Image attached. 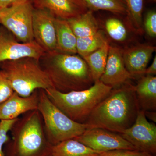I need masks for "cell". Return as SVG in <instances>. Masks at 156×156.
I'll return each mask as SVG.
<instances>
[{
    "instance_id": "cell-11",
    "label": "cell",
    "mask_w": 156,
    "mask_h": 156,
    "mask_svg": "<svg viewBox=\"0 0 156 156\" xmlns=\"http://www.w3.org/2000/svg\"><path fill=\"white\" fill-rule=\"evenodd\" d=\"M56 18L49 11L34 8L32 23L34 40L45 53L56 50Z\"/></svg>"
},
{
    "instance_id": "cell-20",
    "label": "cell",
    "mask_w": 156,
    "mask_h": 156,
    "mask_svg": "<svg viewBox=\"0 0 156 156\" xmlns=\"http://www.w3.org/2000/svg\"><path fill=\"white\" fill-rule=\"evenodd\" d=\"M109 46L108 42L100 49L83 58L89 66L95 82L99 80L104 71Z\"/></svg>"
},
{
    "instance_id": "cell-32",
    "label": "cell",
    "mask_w": 156,
    "mask_h": 156,
    "mask_svg": "<svg viewBox=\"0 0 156 156\" xmlns=\"http://www.w3.org/2000/svg\"><path fill=\"white\" fill-rule=\"evenodd\" d=\"M150 2H155L156 0H149Z\"/></svg>"
},
{
    "instance_id": "cell-21",
    "label": "cell",
    "mask_w": 156,
    "mask_h": 156,
    "mask_svg": "<svg viewBox=\"0 0 156 156\" xmlns=\"http://www.w3.org/2000/svg\"><path fill=\"white\" fill-rule=\"evenodd\" d=\"M127 8V21L129 27L136 34H143L144 0H124Z\"/></svg>"
},
{
    "instance_id": "cell-14",
    "label": "cell",
    "mask_w": 156,
    "mask_h": 156,
    "mask_svg": "<svg viewBox=\"0 0 156 156\" xmlns=\"http://www.w3.org/2000/svg\"><path fill=\"white\" fill-rule=\"evenodd\" d=\"M39 101V89L27 97H22L14 92L7 100L0 104V120L14 119L20 115L37 110Z\"/></svg>"
},
{
    "instance_id": "cell-3",
    "label": "cell",
    "mask_w": 156,
    "mask_h": 156,
    "mask_svg": "<svg viewBox=\"0 0 156 156\" xmlns=\"http://www.w3.org/2000/svg\"><path fill=\"white\" fill-rule=\"evenodd\" d=\"M5 156H50L53 145L48 141L41 115L38 110L18 118L11 130Z\"/></svg>"
},
{
    "instance_id": "cell-12",
    "label": "cell",
    "mask_w": 156,
    "mask_h": 156,
    "mask_svg": "<svg viewBox=\"0 0 156 156\" xmlns=\"http://www.w3.org/2000/svg\"><path fill=\"white\" fill-rule=\"evenodd\" d=\"M134 78L126 69L122 49L110 45L106 66L99 80L112 89H115Z\"/></svg>"
},
{
    "instance_id": "cell-30",
    "label": "cell",
    "mask_w": 156,
    "mask_h": 156,
    "mask_svg": "<svg viewBox=\"0 0 156 156\" xmlns=\"http://www.w3.org/2000/svg\"><path fill=\"white\" fill-rule=\"evenodd\" d=\"M156 74V56H155L152 62L149 67L147 68L144 75L154 76Z\"/></svg>"
},
{
    "instance_id": "cell-6",
    "label": "cell",
    "mask_w": 156,
    "mask_h": 156,
    "mask_svg": "<svg viewBox=\"0 0 156 156\" xmlns=\"http://www.w3.org/2000/svg\"><path fill=\"white\" fill-rule=\"evenodd\" d=\"M39 91L37 110L42 116L45 134L52 145L74 139L88 128L94 127L71 119L50 100L44 89Z\"/></svg>"
},
{
    "instance_id": "cell-15",
    "label": "cell",
    "mask_w": 156,
    "mask_h": 156,
    "mask_svg": "<svg viewBox=\"0 0 156 156\" xmlns=\"http://www.w3.org/2000/svg\"><path fill=\"white\" fill-rule=\"evenodd\" d=\"M156 49L155 46L148 44H140L122 49L126 69L134 78L144 75Z\"/></svg>"
},
{
    "instance_id": "cell-18",
    "label": "cell",
    "mask_w": 156,
    "mask_h": 156,
    "mask_svg": "<svg viewBox=\"0 0 156 156\" xmlns=\"http://www.w3.org/2000/svg\"><path fill=\"white\" fill-rule=\"evenodd\" d=\"M67 20L77 38L91 36L100 30L93 12L89 10L78 17Z\"/></svg>"
},
{
    "instance_id": "cell-26",
    "label": "cell",
    "mask_w": 156,
    "mask_h": 156,
    "mask_svg": "<svg viewBox=\"0 0 156 156\" xmlns=\"http://www.w3.org/2000/svg\"><path fill=\"white\" fill-rule=\"evenodd\" d=\"M11 83L2 71L0 70V104L7 100L14 93Z\"/></svg>"
},
{
    "instance_id": "cell-24",
    "label": "cell",
    "mask_w": 156,
    "mask_h": 156,
    "mask_svg": "<svg viewBox=\"0 0 156 156\" xmlns=\"http://www.w3.org/2000/svg\"><path fill=\"white\" fill-rule=\"evenodd\" d=\"M105 27L110 37L115 41L124 42L128 39L127 27L123 21L117 17H110L107 19Z\"/></svg>"
},
{
    "instance_id": "cell-17",
    "label": "cell",
    "mask_w": 156,
    "mask_h": 156,
    "mask_svg": "<svg viewBox=\"0 0 156 156\" xmlns=\"http://www.w3.org/2000/svg\"><path fill=\"white\" fill-rule=\"evenodd\" d=\"M56 51L69 54H76L77 37L67 20L56 18Z\"/></svg>"
},
{
    "instance_id": "cell-13",
    "label": "cell",
    "mask_w": 156,
    "mask_h": 156,
    "mask_svg": "<svg viewBox=\"0 0 156 156\" xmlns=\"http://www.w3.org/2000/svg\"><path fill=\"white\" fill-rule=\"evenodd\" d=\"M34 8L49 11L55 17L69 20L88 11L82 0H33Z\"/></svg>"
},
{
    "instance_id": "cell-31",
    "label": "cell",
    "mask_w": 156,
    "mask_h": 156,
    "mask_svg": "<svg viewBox=\"0 0 156 156\" xmlns=\"http://www.w3.org/2000/svg\"><path fill=\"white\" fill-rule=\"evenodd\" d=\"M144 113L147 119L152 121L153 122H156V111H144Z\"/></svg>"
},
{
    "instance_id": "cell-9",
    "label": "cell",
    "mask_w": 156,
    "mask_h": 156,
    "mask_svg": "<svg viewBox=\"0 0 156 156\" xmlns=\"http://www.w3.org/2000/svg\"><path fill=\"white\" fill-rule=\"evenodd\" d=\"M74 139L99 153L118 149L136 150L121 134L97 127L88 128Z\"/></svg>"
},
{
    "instance_id": "cell-25",
    "label": "cell",
    "mask_w": 156,
    "mask_h": 156,
    "mask_svg": "<svg viewBox=\"0 0 156 156\" xmlns=\"http://www.w3.org/2000/svg\"><path fill=\"white\" fill-rule=\"evenodd\" d=\"M18 118L10 120H1L0 122V156H5L3 151L4 144L9 141L8 133Z\"/></svg>"
},
{
    "instance_id": "cell-2",
    "label": "cell",
    "mask_w": 156,
    "mask_h": 156,
    "mask_svg": "<svg viewBox=\"0 0 156 156\" xmlns=\"http://www.w3.org/2000/svg\"><path fill=\"white\" fill-rule=\"evenodd\" d=\"M39 61L53 88L59 92L85 90L95 83L87 62L77 54L53 51L45 53Z\"/></svg>"
},
{
    "instance_id": "cell-5",
    "label": "cell",
    "mask_w": 156,
    "mask_h": 156,
    "mask_svg": "<svg viewBox=\"0 0 156 156\" xmlns=\"http://www.w3.org/2000/svg\"><path fill=\"white\" fill-rule=\"evenodd\" d=\"M14 92L22 97L30 96L37 89L53 88L52 82L43 70L39 59L23 57L0 63Z\"/></svg>"
},
{
    "instance_id": "cell-27",
    "label": "cell",
    "mask_w": 156,
    "mask_h": 156,
    "mask_svg": "<svg viewBox=\"0 0 156 156\" xmlns=\"http://www.w3.org/2000/svg\"><path fill=\"white\" fill-rule=\"evenodd\" d=\"M144 27L146 33L151 37L156 36V12L155 10H150L147 13Z\"/></svg>"
},
{
    "instance_id": "cell-1",
    "label": "cell",
    "mask_w": 156,
    "mask_h": 156,
    "mask_svg": "<svg viewBox=\"0 0 156 156\" xmlns=\"http://www.w3.org/2000/svg\"><path fill=\"white\" fill-rule=\"evenodd\" d=\"M139 110L135 85L128 82L112 89L85 124L121 134L134 124Z\"/></svg>"
},
{
    "instance_id": "cell-29",
    "label": "cell",
    "mask_w": 156,
    "mask_h": 156,
    "mask_svg": "<svg viewBox=\"0 0 156 156\" xmlns=\"http://www.w3.org/2000/svg\"><path fill=\"white\" fill-rule=\"evenodd\" d=\"M31 2L33 0H0V9L20 3Z\"/></svg>"
},
{
    "instance_id": "cell-19",
    "label": "cell",
    "mask_w": 156,
    "mask_h": 156,
    "mask_svg": "<svg viewBox=\"0 0 156 156\" xmlns=\"http://www.w3.org/2000/svg\"><path fill=\"white\" fill-rule=\"evenodd\" d=\"M99 153L75 139H71L53 146L50 156H96Z\"/></svg>"
},
{
    "instance_id": "cell-28",
    "label": "cell",
    "mask_w": 156,
    "mask_h": 156,
    "mask_svg": "<svg viewBox=\"0 0 156 156\" xmlns=\"http://www.w3.org/2000/svg\"><path fill=\"white\" fill-rule=\"evenodd\" d=\"M96 156H155L136 150L118 149L100 153Z\"/></svg>"
},
{
    "instance_id": "cell-16",
    "label": "cell",
    "mask_w": 156,
    "mask_h": 156,
    "mask_svg": "<svg viewBox=\"0 0 156 156\" xmlns=\"http://www.w3.org/2000/svg\"><path fill=\"white\" fill-rule=\"evenodd\" d=\"M135 94L140 110L156 111V77L144 75L135 86Z\"/></svg>"
},
{
    "instance_id": "cell-8",
    "label": "cell",
    "mask_w": 156,
    "mask_h": 156,
    "mask_svg": "<svg viewBox=\"0 0 156 156\" xmlns=\"http://www.w3.org/2000/svg\"><path fill=\"white\" fill-rule=\"evenodd\" d=\"M136 150L154 156L156 153V126L149 122L140 110L134 124L121 134Z\"/></svg>"
},
{
    "instance_id": "cell-22",
    "label": "cell",
    "mask_w": 156,
    "mask_h": 156,
    "mask_svg": "<svg viewBox=\"0 0 156 156\" xmlns=\"http://www.w3.org/2000/svg\"><path fill=\"white\" fill-rule=\"evenodd\" d=\"M108 42L104 33L101 30L91 36L77 38V53L79 56L83 58L100 49Z\"/></svg>"
},
{
    "instance_id": "cell-4",
    "label": "cell",
    "mask_w": 156,
    "mask_h": 156,
    "mask_svg": "<svg viewBox=\"0 0 156 156\" xmlns=\"http://www.w3.org/2000/svg\"><path fill=\"white\" fill-rule=\"evenodd\" d=\"M112 89L98 80L89 89L81 91L63 93L53 88L44 90L50 100L71 119L85 124L94 109Z\"/></svg>"
},
{
    "instance_id": "cell-7",
    "label": "cell",
    "mask_w": 156,
    "mask_h": 156,
    "mask_svg": "<svg viewBox=\"0 0 156 156\" xmlns=\"http://www.w3.org/2000/svg\"><path fill=\"white\" fill-rule=\"evenodd\" d=\"M33 3L16 4L0 9V24L21 43L34 41L33 32Z\"/></svg>"
},
{
    "instance_id": "cell-10",
    "label": "cell",
    "mask_w": 156,
    "mask_h": 156,
    "mask_svg": "<svg viewBox=\"0 0 156 156\" xmlns=\"http://www.w3.org/2000/svg\"><path fill=\"white\" fill-rule=\"evenodd\" d=\"M45 53L34 41L21 43L2 25L0 26V63L23 57L40 59Z\"/></svg>"
},
{
    "instance_id": "cell-23",
    "label": "cell",
    "mask_w": 156,
    "mask_h": 156,
    "mask_svg": "<svg viewBox=\"0 0 156 156\" xmlns=\"http://www.w3.org/2000/svg\"><path fill=\"white\" fill-rule=\"evenodd\" d=\"M88 10L107 11L119 15H127V8L124 0H82Z\"/></svg>"
}]
</instances>
